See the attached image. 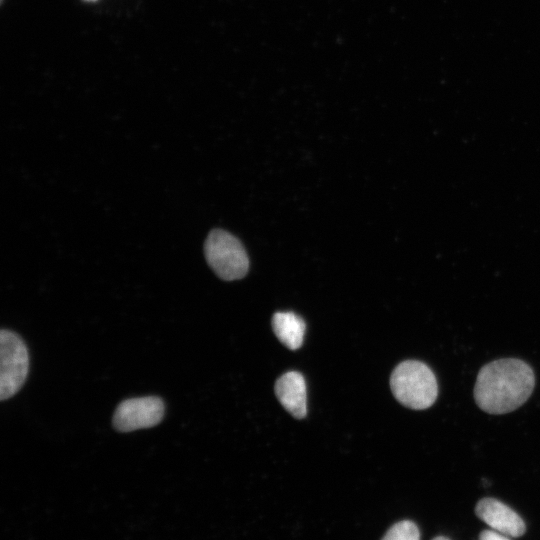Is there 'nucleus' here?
Returning a JSON list of instances; mask_svg holds the SVG:
<instances>
[{
	"label": "nucleus",
	"instance_id": "nucleus-1",
	"mask_svg": "<svg viewBox=\"0 0 540 540\" xmlns=\"http://www.w3.org/2000/svg\"><path fill=\"white\" fill-rule=\"evenodd\" d=\"M535 386L532 368L523 360L504 358L484 365L478 372L474 399L489 414H505L523 405Z\"/></svg>",
	"mask_w": 540,
	"mask_h": 540
},
{
	"label": "nucleus",
	"instance_id": "nucleus-2",
	"mask_svg": "<svg viewBox=\"0 0 540 540\" xmlns=\"http://www.w3.org/2000/svg\"><path fill=\"white\" fill-rule=\"evenodd\" d=\"M390 388L399 403L414 410L429 408L438 396L434 373L418 360L399 363L391 374Z\"/></svg>",
	"mask_w": 540,
	"mask_h": 540
},
{
	"label": "nucleus",
	"instance_id": "nucleus-3",
	"mask_svg": "<svg viewBox=\"0 0 540 540\" xmlns=\"http://www.w3.org/2000/svg\"><path fill=\"white\" fill-rule=\"evenodd\" d=\"M204 253L208 265L223 280H237L247 274V253L242 243L227 231H211L204 244Z\"/></svg>",
	"mask_w": 540,
	"mask_h": 540
},
{
	"label": "nucleus",
	"instance_id": "nucleus-4",
	"mask_svg": "<svg viewBox=\"0 0 540 540\" xmlns=\"http://www.w3.org/2000/svg\"><path fill=\"white\" fill-rule=\"evenodd\" d=\"M29 371L28 349L13 331L0 332V399L14 396L23 386Z\"/></svg>",
	"mask_w": 540,
	"mask_h": 540
},
{
	"label": "nucleus",
	"instance_id": "nucleus-5",
	"mask_svg": "<svg viewBox=\"0 0 540 540\" xmlns=\"http://www.w3.org/2000/svg\"><path fill=\"white\" fill-rule=\"evenodd\" d=\"M164 412V402L157 396L129 398L119 403L112 422L116 430L131 432L156 426L162 421Z\"/></svg>",
	"mask_w": 540,
	"mask_h": 540
},
{
	"label": "nucleus",
	"instance_id": "nucleus-6",
	"mask_svg": "<svg viewBox=\"0 0 540 540\" xmlns=\"http://www.w3.org/2000/svg\"><path fill=\"white\" fill-rule=\"evenodd\" d=\"M477 517L493 530L509 537H520L526 531L522 518L510 507L494 498H483L475 507Z\"/></svg>",
	"mask_w": 540,
	"mask_h": 540
},
{
	"label": "nucleus",
	"instance_id": "nucleus-7",
	"mask_svg": "<svg viewBox=\"0 0 540 540\" xmlns=\"http://www.w3.org/2000/svg\"><path fill=\"white\" fill-rule=\"evenodd\" d=\"M275 394L293 417L302 419L306 416V383L301 373L289 371L281 375L275 383Z\"/></svg>",
	"mask_w": 540,
	"mask_h": 540
},
{
	"label": "nucleus",
	"instance_id": "nucleus-8",
	"mask_svg": "<svg viewBox=\"0 0 540 540\" xmlns=\"http://www.w3.org/2000/svg\"><path fill=\"white\" fill-rule=\"evenodd\" d=\"M272 328L278 340L290 350L301 347L306 325L293 312H276L272 317Z\"/></svg>",
	"mask_w": 540,
	"mask_h": 540
},
{
	"label": "nucleus",
	"instance_id": "nucleus-9",
	"mask_svg": "<svg viewBox=\"0 0 540 540\" xmlns=\"http://www.w3.org/2000/svg\"><path fill=\"white\" fill-rule=\"evenodd\" d=\"M382 540H420V532L415 523L403 520L394 524Z\"/></svg>",
	"mask_w": 540,
	"mask_h": 540
},
{
	"label": "nucleus",
	"instance_id": "nucleus-10",
	"mask_svg": "<svg viewBox=\"0 0 540 540\" xmlns=\"http://www.w3.org/2000/svg\"><path fill=\"white\" fill-rule=\"evenodd\" d=\"M479 540H511L509 536L495 530H484L479 535Z\"/></svg>",
	"mask_w": 540,
	"mask_h": 540
},
{
	"label": "nucleus",
	"instance_id": "nucleus-11",
	"mask_svg": "<svg viewBox=\"0 0 540 540\" xmlns=\"http://www.w3.org/2000/svg\"><path fill=\"white\" fill-rule=\"evenodd\" d=\"M432 540H450V539H448V538H446L444 536H437V537L433 538Z\"/></svg>",
	"mask_w": 540,
	"mask_h": 540
},
{
	"label": "nucleus",
	"instance_id": "nucleus-12",
	"mask_svg": "<svg viewBox=\"0 0 540 540\" xmlns=\"http://www.w3.org/2000/svg\"><path fill=\"white\" fill-rule=\"evenodd\" d=\"M2 1H3V0H1V2H2Z\"/></svg>",
	"mask_w": 540,
	"mask_h": 540
}]
</instances>
